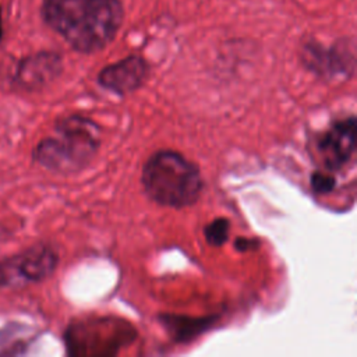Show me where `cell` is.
<instances>
[{
	"instance_id": "obj_1",
	"label": "cell",
	"mask_w": 357,
	"mask_h": 357,
	"mask_svg": "<svg viewBox=\"0 0 357 357\" xmlns=\"http://www.w3.org/2000/svg\"><path fill=\"white\" fill-rule=\"evenodd\" d=\"M43 22L84 54L105 49L124 21L121 0H43Z\"/></svg>"
},
{
	"instance_id": "obj_2",
	"label": "cell",
	"mask_w": 357,
	"mask_h": 357,
	"mask_svg": "<svg viewBox=\"0 0 357 357\" xmlns=\"http://www.w3.org/2000/svg\"><path fill=\"white\" fill-rule=\"evenodd\" d=\"M141 184L151 201L176 209L195 204L204 190L199 167L173 149L156 151L145 160Z\"/></svg>"
},
{
	"instance_id": "obj_3",
	"label": "cell",
	"mask_w": 357,
	"mask_h": 357,
	"mask_svg": "<svg viewBox=\"0 0 357 357\" xmlns=\"http://www.w3.org/2000/svg\"><path fill=\"white\" fill-rule=\"evenodd\" d=\"M99 148V126L82 114H70L56 123L53 135L38 142L32 156L50 172L71 174L85 169Z\"/></svg>"
},
{
	"instance_id": "obj_4",
	"label": "cell",
	"mask_w": 357,
	"mask_h": 357,
	"mask_svg": "<svg viewBox=\"0 0 357 357\" xmlns=\"http://www.w3.org/2000/svg\"><path fill=\"white\" fill-rule=\"evenodd\" d=\"M59 254L49 244H35L0 261V286L18 289L38 283L53 275Z\"/></svg>"
},
{
	"instance_id": "obj_5",
	"label": "cell",
	"mask_w": 357,
	"mask_h": 357,
	"mask_svg": "<svg viewBox=\"0 0 357 357\" xmlns=\"http://www.w3.org/2000/svg\"><path fill=\"white\" fill-rule=\"evenodd\" d=\"M300 60L305 68L322 78L347 79L353 75L356 67L354 42L346 38L325 46L315 39H310L301 46Z\"/></svg>"
},
{
	"instance_id": "obj_6",
	"label": "cell",
	"mask_w": 357,
	"mask_h": 357,
	"mask_svg": "<svg viewBox=\"0 0 357 357\" xmlns=\"http://www.w3.org/2000/svg\"><path fill=\"white\" fill-rule=\"evenodd\" d=\"M315 151L325 170L343 169L356 153V117L349 116L331 123L315 138Z\"/></svg>"
},
{
	"instance_id": "obj_7",
	"label": "cell",
	"mask_w": 357,
	"mask_h": 357,
	"mask_svg": "<svg viewBox=\"0 0 357 357\" xmlns=\"http://www.w3.org/2000/svg\"><path fill=\"white\" fill-rule=\"evenodd\" d=\"M63 71V59L52 50H42L21 59L13 74V85L22 91H39Z\"/></svg>"
},
{
	"instance_id": "obj_8",
	"label": "cell",
	"mask_w": 357,
	"mask_h": 357,
	"mask_svg": "<svg viewBox=\"0 0 357 357\" xmlns=\"http://www.w3.org/2000/svg\"><path fill=\"white\" fill-rule=\"evenodd\" d=\"M149 75L148 61L137 54H130L116 63L103 67L98 73V84L119 95H127L139 89Z\"/></svg>"
},
{
	"instance_id": "obj_9",
	"label": "cell",
	"mask_w": 357,
	"mask_h": 357,
	"mask_svg": "<svg viewBox=\"0 0 357 357\" xmlns=\"http://www.w3.org/2000/svg\"><path fill=\"white\" fill-rule=\"evenodd\" d=\"M229 230H230L229 220L225 218H218L212 220L208 226H205L204 234L209 245L220 247L227 241Z\"/></svg>"
},
{
	"instance_id": "obj_10",
	"label": "cell",
	"mask_w": 357,
	"mask_h": 357,
	"mask_svg": "<svg viewBox=\"0 0 357 357\" xmlns=\"http://www.w3.org/2000/svg\"><path fill=\"white\" fill-rule=\"evenodd\" d=\"M336 187V177L332 172L317 170L311 174V188L315 194H328Z\"/></svg>"
},
{
	"instance_id": "obj_11",
	"label": "cell",
	"mask_w": 357,
	"mask_h": 357,
	"mask_svg": "<svg viewBox=\"0 0 357 357\" xmlns=\"http://www.w3.org/2000/svg\"><path fill=\"white\" fill-rule=\"evenodd\" d=\"M3 39V20H1V8H0V42Z\"/></svg>"
}]
</instances>
